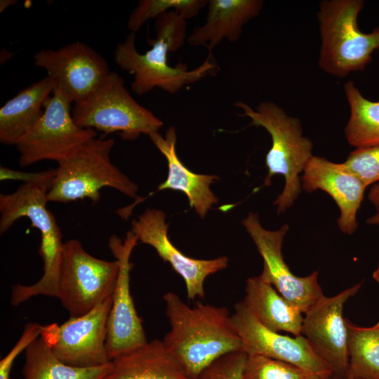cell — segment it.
<instances>
[{
  "label": "cell",
  "instance_id": "8992f818",
  "mask_svg": "<svg viewBox=\"0 0 379 379\" xmlns=\"http://www.w3.org/2000/svg\"><path fill=\"white\" fill-rule=\"evenodd\" d=\"M114 144L112 138H91L57 163L48 201L69 203L88 199L94 205L100 199V190L106 187L140 200L138 185L112 162Z\"/></svg>",
  "mask_w": 379,
  "mask_h": 379
},
{
  "label": "cell",
  "instance_id": "44dd1931",
  "mask_svg": "<svg viewBox=\"0 0 379 379\" xmlns=\"http://www.w3.org/2000/svg\"><path fill=\"white\" fill-rule=\"evenodd\" d=\"M242 302L250 313L267 328L277 333L288 332L295 337L302 335V312L260 275L246 280Z\"/></svg>",
  "mask_w": 379,
  "mask_h": 379
},
{
  "label": "cell",
  "instance_id": "f546056e",
  "mask_svg": "<svg viewBox=\"0 0 379 379\" xmlns=\"http://www.w3.org/2000/svg\"><path fill=\"white\" fill-rule=\"evenodd\" d=\"M44 330L45 326L36 322H30L25 325L18 340L0 361V379H10L11 371L18 356L40 337Z\"/></svg>",
  "mask_w": 379,
  "mask_h": 379
},
{
  "label": "cell",
  "instance_id": "9a60e30c",
  "mask_svg": "<svg viewBox=\"0 0 379 379\" xmlns=\"http://www.w3.org/2000/svg\"><path fill=\"white\" fill-rule=\"evenodd\" d=\"M34 61L46 70L54 89L74 103L88 96L111 72L105 59L80 41L58 50L41 49L34 55Z\"/></svg>",
  "mask_w": 379,
  "mask_h": 379
},
{
  "label": "cell",
  "instance_id": "277c9868",
  "mask_svg": "<svg viewBox=\"0 0 379 379\" xmlns=\"http://www.w3.org/2000/svg\"><path fill=\"white\" fill-rule=\"evenodd\" d=\"M234 106L243 111L241 116L251 119V126L264 128L271 136L263 185H270L275 175L284 176L283 190L273 202L277 214H281L293 205L302 190L300 174L314 155L313 142L303 135L300 120L289 116L272 101L261 102L255 109L241 101L234 102Z\"/></svg>",
  "mask_w": 379,
  "mask_h": 379
},
{
  "label": "cell",
  "instance_id": "ffe728a7",
  "mask_svg": "<svg viewBox=\"0 0 379 379\" xmlns=\"http://www.w3.org/2000/svg\"><path fill=\"white\" fill-rule=\"evenodd\" d=\"M111 364L103 379H193L158 339L114 357Z\"/></svg>",
  "mask_w": 379,
  "mask_h": 379
},
{
  "label": "cell",
  "instance_id": "7402d4cb",
  "mask_svg": "<svg viewBox=\"0 0 379 379\" xmlns=\"http://www.w3.org/2000/svg\"><path fill=\"white\" fill-rule=\"evenodd\" d=\"M52 81L46 77L20 91L0 109V142L16 144L35 126L54 91Z\"/></svg>",
  "mask_w": 379,
  "mask_h": 379
},
{
  "label": "cell",
  "instance_id": "9c48e42d",
  "mask_svg": "<svg viewBox=\"0 0 379 379\" xmlns=\"http://www.w3.org/2000/svg\"><path fill=\"white\" fill-rule=\"evenodd\" d=\"M72 103L60 90L54 89L41 119L15 145L20 166L44 160L58 163L97 137L94 129L84 128L75 123Z\"/></svg>",
  "mask_w": 379,
  "mask_h": 379
},
{
  "label": "cell",
  "instance_id": "4dcf8cb0",
  "mask_svg": "<svg viewBox=\"0 0 379 379\" xmlns=\"http://www.w3.org/2000/svg\"><path fill=\"white\" fill-rule=\"evenodd\" d=\"M53 168L39 172H22L16 170H12L5 166L0 167V180L1 181L6 180H19L25 182L37 181L48 175Z\"/></svg>",
  "mask_w": 379,
  "mask_h": 379
},
{
  "label": "cell",
  "instance_id": "2e32d148",
  "mask_svg": "<svg viewBox=\"0 0 379 379\" xmlns=\"http://www.w3.org/2000/svg\"><path fill=\"white\" fill-rule=\"evenodd\" d=\"M166 217L161 210L147 208L137 219L133 220L130 231L138 241L153 247L159 256L181 276L185 284L188 300L203 299L205 280L209 275L225 269L229 259L220 256L201 260L185 255L169 240Z\"/></svg>",
  "mask_w": 379,
  "mask_h": 379
},
{
  "label": "cell",
  "instance_id": "d590c367",
  "mask_svg": "<svg viewBox=\"0 0 379 379\" xmlns=\"http://www.w3.org/2000/svg\"><path fill=\"white\" fill-rule=\"evenodd\" d=\"M312 379H324V378H321L319 376H315L314 378H313Z\"/></svg>",
  "mask_w": 379,
  "mask_h": 379
},
{
  "label": "cell",
  "instance_id": "4fadbf2b",
  "mask_svg": "<svg viewBox=\"0 0 379 379\" xmlns=\"http://www.w3.org/2000/svg\"><path fill=\"white\" fill-rule=\"evenodd\" d=\"M232 325L239 335L246 354H260L289 363L324 379H331L333 371L302 335H283L262 326L242 301L234 306Z\"/></svg>",
  "mask_w": 379,
  "mask_h": 379
},
{
  "label": "cell",
  "instance_id": "3957f363",
  "mask_svg": "<svg viewBox=\"0 0 379 379\" xmlns=\"http://www.w3.org/2000/svg\"><path fill=\"white\" fill-rule=\"evenodd\" d=\"M55 175V168L46 178L20 185L10 194H0V234L8 231L15 222L27 218L32 227L39 230V253L43 261L41 278L31 285L13 286L11 303L18 306L31 298L45 295L56 298L64 242L54 215L46 207L47 194Z\"/></svg>",
  "mask_w": 379,
  "mask_h": 379
},
{
  "label": "cell",
  "instance_id": "d6a6232c",
  "mask_svg": "<svg viewBox=\"0 0 379 379\" xmlns=\"http://www.w3.org/2000/svg\"><path fill=\"white\" fill-rule=\"evenodd\" d=\"M16 2H17L16 1H13V0H3V1L1 0L0 3L1 13L4 11L9 6L16 4Z\"/></svg>",
  "mask_w": 379,
  "mask_h": 379
},
{
  "label": "cell",
  "instance_id": "e575fe53",
  "mask_svg": "<svg viewBox=\"0 0 379 379\" xmlns=\"http://www.w3.org/2000/svg\"><path fill=\"white\" fill-rule=\"evenodd\" d=\"M331 379H334V378H331ZM341 379H364V378L347 374L345 378H341Z\"/></svg>",
  "mask_w": 379,
  "mask_h": 379
},
{
  "label": "cell",
  "instance_id": "7c38bea8",
  "mask_svg": "<svg viewBox=\"0 0 379 379\" xmlns=\"http://www.w3.org/2000/svg\"><path fill=\"white\" fill-rule=\"evenodd\" d=\"M138 241L130 230L124 240L112 234L108 241V247L119 263V275L107 321L106 346L111 361L147 342L130 289V273L133 268L130 258Z\"/></svg>",
  "mask_w": 379,
  "mask_h": 379
},
{
  "label": "cell",
  "instance_id": "484cf974",
  "mask_svg": "<svg viewBox=\"0 0 379 379\" xmlns=\"http://www.w3.org/2000/svg\"><path fill=\"white\" fill-rule=\"evenodd\" d=\"M208 0H140L131 13L127 27L135 33L149 19L174 11L185 20L197 15L208 5Z\"/></svg>",
  "mask_w": 379,
  "mask_h": 379
},
{
  "label": "cell",
  "instance_id": "4316f807",
  "mask_svg": "<svg viewBox=\"0 0 379 379\" xmlns=\"http://www.w3.org/2000/svg\"><path fill=\"white\" fill-rule=\"evenodd\" d=\"M243 379H312L316 375L287 362L260 354H246Z\"/></svg>",
  "mask_w": 379,
  "mask_h": 379
},
{
  "label": "cell",
  "instance_id": "7a4b0ae2",
  "mask_svg": "<svg viewBox=\"0 0 379 379\" xmlns=\"http://www.w3.org/2000/svg\"><path fill=\"white\" fill-rule=\"evenodd\" d=\"M163 299L171 326L163 343L192 378L221 357L244 351L225 307L198 302L191 307L171 291Z\"/></svg>",
  "mask_w": 379,
  "mask_h": 379
},
{
  "label": "cell",
  "instance_id": "f1b7e54d",
  "mask_svg": "<svg viewBox=\"0 0 379 379\" xmlns=\"http://www.w3.org/2000/svg\"><path fill=\"white\" fill-rule=\"evenodd\" d=\"M246 356L244 351L224 355L205 368L195 379H243Z\"/></svg>",
  "mask_w": 379,
  "mask_h": 379
},
{
  "label": "cell",
  "instance_id": "ba28073f",
  "mask_svg": "<svg viewBox=\"0 0 379 379\" xmlns=\"http://www.w3.org/2000/svg\"><path fill=\"white\" fill-rule=\"evenodd\" d=\"M119 272L117 260L88 253L78 239L64 242L57 298L70 317L84 315L113 295Z\"/></svg>",
  "mask_w": 379,
  "mask_h": 379
},
{
  "label": "cell",
  "instance_id": "8fae6325",
  "mask_svg": "<svg viewBox=\"0 0 379 379\" xmlns=\"http://www.w3.org/2000/svg\"><path fill=\"white\" fill-rule=\"evenodd\" d=\"M242 225L263 259L260 274L289 302L305 313L323 295L318 272L300 277L292 273L284 260L282 244L289 226L285 223L277 230H268L260 224L258 214L250 212Z\"/></svg>",
  "mask_w": 379,
  "mask_h": 379
},
{
  "label": "cell",
  "instance_id": "d4e9b609",
  "mask_svg": "<svg viewBox=\"0 0 379 379\" xmlns=\"http://www.w3.org/2000/svg\"><path fill=\"white\" fill-rule=\"evenodd\" d=\"M349 368L347 375L379 379V322L361 327L345 318Z\"/></svg>",
  "mask_w": 379,
  "mask_h": 379
},
{
  "label": "cell",
  "instance_id": "603a6c76",
  "mask_svg": "<svg viewBox=\"0 0 379 379\" xmlns=\"http://www.w3.org/2000/svg\"><path fill=\"white\" fill-rule=\"evenodd\" d=\"M24 379H103L111 369L108 364L90 368L67 365L53 352L41 335L25 351Z\"/></svg>",
  "mask_w": 379,
  "mask_h": 379
},
{
  "label": "cell",
  "instance_id": "6da1fadb",
  "mask_svg": "<svg viewBox=\"0 0 379 379\" xmlns=\"http://www.w3.org/2000/svg\"><path fill=\"white\" fill-rule=\"evenodd\" d=\"M155 31L156 38L148 39L152 48L144 53L136 49L134 32H130L114 50L115 62L133 75L131 87L135 94L144 95L155 88L175 93L185 85L218 72L220 67L212 53L191 70L185 64L172 67L168 63V54L179 50L187 39V20L175 11H168L156 18Z\"/></svg>",
  "mask_w": 379,
  "mask_h": 379
},
{
  "label": "cell",
  "instance_id": "5bb4252c",
  "mask_svg": "<svg viewBox=\"0 0 379 379\" xmlns=\"http://www.w3.org/2000/svg\"><path fill=\"white\" fill-rule=\"evenodd\" d=\"M361 286V282L334 296L323 295L303 317L301 335L331 368L334 379L343 378L347 373V330L343 313L345 302Z\"/></svg>",
  "mask_w": 379,
  "mask_h": 379
},
{
  "label": "cell",
  "instance_id": "836d02e7",
  "mask_svg": "<svg viewBox=\"0 0 379 379\" xmlns=\"http://www.w3.org/2000/svg\"><path fill=\"white\" fill-rule=\"evenodd\" d=\"M373 277L379 284V261L376 269L373 273Z\"/></svg>",
  "mask_w": 379,
  "mask_h": 379
},
{
  "label": "cell",
  "instance_id": "52a82bcc",
  "mask_svg": "<svg viewBox=\"0 0 379 379\" xmlns=\"http://www.w3.org/2000/svg\"><path fill=\"white\" fill-rule=\"evenodd\" d=\"M75 123L84 128L105 134L118 133L133 140L141 134L158 133L163 121L139 104L117 72H111L85 98L74 103L72 110Z\"/></svg>",
  "mask_w": 379,
  "mask_h": 379
},
{
  "label": "cell",
  "instance_id": "ac0fdd59",
  "mask_svg": "<svg viewBox=\"0 0 379 379\" xmlns=\"http://www.w3.org/2000/svg\"><path fill=\"white\" fill-rule=\"evenodd\" d=\"M149 137L165 157L168 168L166 180L158 186L156 192L164 190L182 192L187 197L190 206L200 218H204L213 205L218 201L210 186L219 177L195 173L181 162L175 151L177 136L175 127L169 126L164 136L158 132Z\"/></svg>",
  "mask_w": 379,
  "mask_h": 379
},
{
  "label": "cell",
  "instance_id": "1f68e13d",
  "mask_svg": "<svg viewBox=\"0 0 379 379\" xmlns=\"http://www.w3.org/2000/svg\"><path fill=\"white\" fill-rule=\"evenodd\" d=\"M368 199L375 208V213L368 218L366 222L370 225H379V182L371 185Z\"/></svg>",
  "mask_w": 379,
  "mask_h": 379
},
{
  "label": "cell",
  "instance_id": "5b68a950",
  "mask_svg": "<svg viewBox=\"0 0 379 379\" xmlns=\"http://www.w3.org/2000/svg\"><path fill=\"white\" fill-rule=\"evenodd\" d=\"M363 0H322L317 20L321 37L319 67L326 73L345 78L364 71L379 50V26L370 33L361 31L357 18Z\"/></svg>",
  "mask_w": 379,
  "mask_h": 379
},
{
  "label": "cell",
  "instance_id": "d6986e66",
  "mask_svg": "<svg viewBox=\"0 0 379 379\" xmlns=\"http://www.w3.org/2000/svg\"><path fill=\"white\" fill-rule=\"evenodd\" d=\"M263 6L262 0H209L204 25L194 28L187 43L204 46L209 53L222 40L238 41L244 26L256 18Z\"/></svg>",
  "mask_w": 379,
  "mask_h": 379
},
{
  "label": "cell",
  "instance_id": "30bf717a",
  "mask_svg": "<svg viewBox=\"0 0 379 379\" xmlns=\"http://www.w3.org/2000/svg\"><path fill=\"white\" fill-rule=\"evenodd\" d=\"M112 300L113 295L86 314L70 317L60 326H45L42 335L60 361L79 368L97 367L111 362L106 342Z\"/></svg>",
  "mask_w": 379,
  "mask_h": 379
},
{
  "label": "cell",
  "instance_id": "cb8c5ba5",
  "mask_svg": "<svg viewBox=\"0 0 379 379\" xmlns=\"http://www.w3.org/2000/svg\"><path fill=\"white\" fill-rule=\"evenodd\" d=\"M350 107V118L345 128L348 144L355 148L379 145V101L363 96L352 81L344 85Z\"/></svg>",
  "mask_w": 379,
  "mask_h": 379
},
{
  "label": "cell",
  "instance_id": "e0dca14e",
  "mask_svg": "<svg viewBox=\"0 0 379 379\" xmlns=\"http://www.w3.org/2000/svg\"><path fill=\"white\" fill-rule=\"evenodd\" d=\"M302 190L311 193L317 190L326 192L340 210L337 224L346 234H353L358 227L357 212L367 186L344 163L333 162L313 155L301 176Z\"/></svg>",
  "mask_w": 379,
  "mask_h": 379
},
{
  "label": "cell",
  "instance_id": "83f0119b",
  "mask_svg": "<svg viewBox=\"0 0 379 379\" xmlns=\"http://www.w3.org/2000/svg\"><path fill=\"white\" fill-rule=\"evenodd\" d=\"M343 163L367 187L379 182V145L355 148Z\"/></svg>",
  "mask_w": 379,
  "mask_h": 379
}]
</instances>
